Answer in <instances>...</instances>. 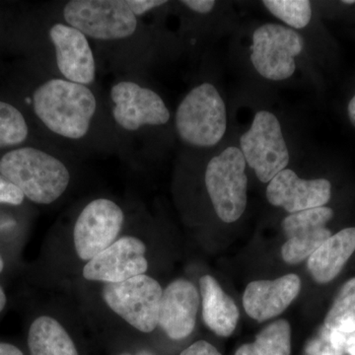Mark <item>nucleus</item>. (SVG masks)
<instances>
[{
  "instance_id": "nucleus-1",
  "label": "nucleus",
  "mask_w": 355,
  "mask_h": 355,
  "mask_svg": "<svg viewBox=\"0 0 355 355\" xmlns=\"http://www.w3.org/2000/svg\"><path fill=\"white\" fill-rule=\"evenodd\" d=\"M35 113L51 132L67 139L87 135L96 112V98L86 85L64 79L42 84L33 96Z\"/></svg>"
},
{
  "instance_id": "nucleus-2",
  "label": "nucleus",
  "mask_w": 355,
  "mask_h": 355,
  "mask_svg": "<svg viewBox=\"0 0 355 355\" xmlns=\"http://www.w3.org/2000/svg\"><path fill=\"white\" fill-rule=\"evenodd\" d=\"M0 174L39 205L57 202L70 182L69 169L62 161L32 147L6 153L0 160Z\"/></svg>"
},
{
  "instance_id": "nucleus-3",
  "label": "nucleus",
  "mask_w": 355,
  "mask_h": 355,
  "mask_svg": "<svg viewBox=\"0 0 355 355\" xmlns=\"http://www.w3.org/2000/svg\"><path fill=\"white\" fill-rule=\"evenodd\" d=\"M178 133L183 141L198 147L214 146L224 137L227 114L220 94L209 83L193 88L178 107Z\"/></svg>"
},
{
  "instance_id": "nucleus-4",
  "label": "nucleus",
  "mask_w": 355,
  "mask_h": 355,
  "mask_svg": "<svg viewBox=\"0 0 355 355\" xmlns=\"http://www.w3.org/2000/svg\"><path fill=\"white\" fill-rule=\"evenodd\" d=\"M205 181L217 216L225 223L237 221L247 207L246 160L242 151L231 146L212 158Z\"/></svg>"
},
{
  "instance_id": "nucleus-5",
  "label": "nucleus",
  "mask_w": 355,
  "mask_h": 355,
  "mask_svg": "<svg viewBox=\"0 0 355 355\" xmlns=\"http://www.w3.org/2000/svg\"><path fill=\"white\" fill-rule=\"evenodd\" d=\"M163 288L147 275H137L119 284H103L105 304L116 316L141 333L158 327L159 307Z\"/></svg>"
},
{
  "instance_id": "nucleus-6",
  "label": "nucleus",
  "mask_w": 355,
  "mask_h": 355,
  "mask_svg": "<svg viewBox=\"0 0 355 355\" xmlns=\"http://www.w3.org/2000/svg\"><path fill=\"white\" fill-rule=\"evenodd\" d=\"M64 17L86 37L103 41L128 38L137 26L125 0H71L64 6Z\"/></svg>"
},
{
  "instance_id": "nucleus-7",
  "label": "nucleus",
  "mask_w": 355,
  "mask_h": 355,
  "mask_svg": "<svg viewBox=\"0 0 355 355\" xmlns=\"http://www.w3.org/2000/svg\"><path fill=\"white\" fill-rule=\"evenodd\" d=\"M246 163L263 183H270L289 162V153L282 125L275 114L258 112L252 127L240 139Z\"/></svg>"
},
{
  "instance_id": "nucleus-8",
  "label": "nucleus",
  "mask_w": 355,
  "mask_h": 355,
  "mask_svg": "<svg viewBox=\"0 0 355 355\" xmlns=\"http://www.w3.org/2000/svg\"><path fill=\"white\" fill-rule=\"evenodd\" d=\"M125 214L108 198H97L84 207L73 228L74 252L79 260H92L120 238Z\"/></svg>"
},
{
  "instance_id": "nucleus-9",
  "label": "nucleus",
  "mask_w": 355,
  "mask_h": 355,
  "mask_svg": "<svg viewBox=\"0 0 355 355\" xmlns=\"http://www.w3.org/2000/svg\"><path fill=\"white\" fill-rule=\"evenodd\" d=\"M304 48L302 37L291 28L277 24L259 27L253 34L251 60L254 69L270 80H284L293 76L294 58Z\"/></svg>"
},
{
  "instance_id": "nucleus-10",
  "label": "nucleus",
  "mask_w": 355,
  "mask_h": 355,
  "mask_svg": "<svg viewBox=\"0 0 355 355\" xmlns=\"http://www.w3.org/2000/svg\"><path fill=\"white\" fill-rule=\"evenodd\" d=\"M146 253V245L139 238L123 236L85 263L84 279L103 284H119L146 275L149 266Z\"/></svg>"
},
{
  "instance_id": "nucleus-11",
  "label": "nucleus",
  "mask_w": 355,
  "mask_h": 355,
  "mask_svg": "<svg viewBox=\"0 0 355 355\" xmlns=\"http://www.w3.org/2000/svg\"><path fill=\"white\" fill-rule=\"evenodd\" d=\"M114 120L123 130H137L144 125H162L170 120V112L162 98L148 88L125 81L112 87Z\"/></svg>"
},
{
  "instance_id": "nucleus-12",
  "label": "nucleus",
  "mask_w": 355,
  "mask_h": 355,
  "mask_svg": "<svg viewBox=\"0 0 355 355\" xmlns=\"http://www.w3.org/2000/svg\"><path fill=\"white\" fill-rule=\"evenodd\" d=\"M333 217V209L326 207L303 210L286 217L282 221L287 238L282 248L284 261L289 265H297L309 259L331 237L327 223Z\"/></svg>"
},
{
  "instance_id": "nucleus-13",
  "label": "nucleus",
  "mask_w": 355,
  "mask_h": 355,
  "mask_svg": "<svg viewBox=\"0 0 355 355\" xmlns=\"http://www.w3.org/2000/svg\"><path fill=\"white\" fill-rule=\"evenodd\" d=\"M331 184L326 179L304 180L291 169L279 173L266 188L270 205L289 214L324 207L331 200Z\"/></svg>"
},
{
  "instance_id": "nucleus-14",
  "label": "nucleus",
  "mask_w": 355,
  "mask_h": 355,
  "mask_svg": "<svg viewBox=\"0 0 355 355\" xmlns=\"http://www.w3.org/2000/svg\"><path fill=\"white\" fill-rule=\"evenodd\" d=\"M200 305V293L190 280H174L163 289L158 326L172 340L188 338L195 330Z\"/></svg>"
},
{
  "instance_id": "nucleus-15",
  "label": "nucleus",
  "mask_w": 355,
  "mask_h": 355,
  "mask_svg": "<svg viewBox=\"0 0 355 355\" xmlns=\"http://www.w3.org/2000/svg\"><path fill=\"white\" fill-rule=\"evenodd\" d=\"M50 37L57 64L65 80L87 85L95 80L96 64L87 38L69 25H53Z\"/></svg>"
},
{
  "instance_id": "nucleus-16",
  "label": "nucleus",
  "mask_w": 355,
  "mask_h": 355,
  "mask_svg": "<svg viewBox=\"0 0 355 355\" xmlns=\"http://www.w3.org/2000/svg\"><path fill=\"white\" fill-rule=\"evenodd\" d=\"M300 289L301 280L293 273L275 280H257L245 289L243 305L252 319L266 321L284 312Z\"/></svg>"
},
{
  "instance_id": "nucleus-17",
  "label": "nucleus",
  "mask_w": 355,
  "mask_h": 355,
  "mask_svg": "<svg viewBox=\"0 0 355 355\" xmlns=\"http://www.w3.org/2000/svg\"><path fill=\"white\" fill-rule=\"evenodd\" d=\"M354 252L355 227L343 229L308 259V270L318 284H329L340 275Z\"/></svg>"
},
{
  "instance_id": "nucleus-18",
  "label": "nucleus",
  "mask_w": 355,
  "mask_h": 355,
  "mask_svg": "<svg viewBox=\"0 0 355 355\" xmlns=\"http://www.w3.org/2000/svg\"><path fill=\"white\" fill-rule=\"evenodd\" d=\"M202 319L209 330L219 336L232 335L239 320V310L211 275L200 279Z\"/></svg>"
},
{
  "instance_id": "nucleus-19",
  "label": "nucleus",
  "mask_w": 355,
  "mask_h": 355,
  "mask_svg": "<svg viewBox=\"0 0 355 355\" xmlns=\"http://www.w3.org/2000/svg\"><path fill=\"white\" fill-rule=\"evenodd\" d=\"M28 345L31 355H79L67 329L49 315L33 322L28 334Z\"/></svg>"
},
{
  "instance_id": "nucleus-20",
  "label": "nucleus",
  "mask_w": 355,
  "mask_h": 355,
  "mask_svg": "<svg viewBox=\"0 0 355 355\" xmlns=\"http://www.w3.org/2000/svg\"><path fill=\"white\" fill-rule=\"evenodd\" d=\"M291 324L286 320H279L263 329L256 342L242 345L235 355H291Z\"/></svg>"
},
{
  "instance_id": "nucleus-21",
  "label": "nucleus",
  "mask_w": 355,
  "mask_h": 355,
  "mask_svg": "<svg viewBox=\"0 0 355 355\" xmlns=\"http://www.w3.org/2000/svg\"><path fill=\"white\" fill-rule=\"evenodd\" d=\"M330 331L355 333V277L343 284L324 319Z\"/></svg>"
},
{
  "instance_id": "nucleus-22",
  "label": "nucleus",
  "mask_w": 355,
  "mask_h": 355,
  "mask_svg": "<svg viewBox=\"0 0 355 355\" xmlns=\"http://www.w3.org/2000/svg\"><path fill=\"white\" fill-rule=\"evenodd\" d=\"M263 3L272 15L295 29L305 28L312 17L307 0H265Z\"/></svg>"
},
{
  "instance_id": "nucleus-23",
  "label": "nucleus",
  "mask_w": 355,
  "mask_h": 355,
  "mask_svg": "<svg viewBox=\"0 0 355 355\" xmlns=\"http://www.w3.org/2000/svg\"><path fill=\"white\" fill-rule=\"evenodd\" d=\"M28 132L23 114L12 105L0 101V148L22 144Z\"/></svg>"
},
{
  "instance_id": "nucleus-24",
  "label": "nucleus",
  "mask_w": 355,
  "mask_h": 355,
  "mask_svg": "<svg viewBox=\"0 0 355 355\" xmlns=\"http://www.w3.org/2000/svg\"><path fill=\"white\" fill-rule=\"evenodd\" d=\"M25 196L22 191L14 186L0 174V203L10 205H20L24 202Z\"/></svg>"
},
{
  "instance_id": "nucleus-25",
  "label": "nucleus",
  "mask_w": 355,
  "mask_h": 355,
  "mask_svg": "<svg viewBox=\"0 0 355 355\" xmlns=\"http://www.w3.org/2000/svg\"><path fill=\"white\" fill-rule=\"evenodd\" d=\"M128 7L135 16L144 15L147 11L156 7L164 6V0H127Z\"/></svg>"
},
{
  "instance_id": "nucleus-26",
  "label": "nucleus",
  "mask_w": 355,
  "mask_h": 355,
  "mask_svg": "<svg viewBox=\"0 0 355 355\" xmlns=\"http://www.w3.org/2000/svg\"><path fill=\"white\" fill-rule=\"evenodd\" d=\"M180 355H221L209 343L205 340H198L193 343L188 349L183 350Z\"/></svg>"
},
{
  "instance_id": "nucleus-27",
  "label": "nucleus",
  "mask_w": 355,
  "mask_h": 355,
  "mask_svg": "<svg viewBox=\"0 0 355 355\" xmlns=\"http://www.w3.org/2000/svg\"><path fill=\"white\" fill-rule=\"evenodd\" d=\"M182 3L198 13H209L216 6L214 0H183Z\"/></svg>"
},
{
  "instance_id": "nucleus-28",
  "label": "nucleus",
  "mask_w": 355,
  "mask_h": 355,
  "mask_svg": "<svg viewBox=\"0 0 355 355\" xmlns=\"http://www.w3.org/2000/svg\"><path fill=\"white\" fill-rule=\"evenodd\" d=\"M0 355H24L18 347L10 343H0Z\"/></svg>"
},
{
  "instance_id": "nucleus-29",
  "label": "nucleus",
  "mask_w": 355,
  "mask_h": 355,
  "mask_svg": "<svg viewBox=\"0 0 355 355\" xmlns=\"http://www.w3.org/2000/svg\"><path fill=\"white\" fill-rule=\"evenodd\" d=\"M347 114H349V119L352 125L355 128V95L352 97L347 107Z\"/></svg>"
},
{
  "instance_id": "nucleus-30",
  "label": "nucleus",
  "mask_w": 355,
  "mask_h": 355,
  "mask_svg": "<svg viewBox=\"0 0 355 355\" xmlns=\"http://www.w3.org/2000/svg\"><path fill=\"white\" fill-rule=\"evenodd\" d=\"M6 305V295L4 293L3 288L0 286V313L4 309Z\"/></svg>"
},
{
  "instance_id": "nucleus-31",
  "label": "nucleus",
  "mask_w": 355,
  "mask_h": 355,
  "mask_svg": "<svg viewBox=\"0 0 355 355\" xmlns=\"http://www.w3.org/2000/svg\"><path fill=\"white\" fill-rule=\"evenodd\" d=\"M120 355H156L153 352H148V350H140V352H135V354H121Z\"/></svg>"
},
{
  "instance_id": "nucleus-32",
  "label": "nucleus",
  "mask_w": 355,
  "mask_h": 355,
  "mask_svg": "<svg viewBox=\"0 0 355 355\" xmlns=\"http://www.w3.org/2000/svg\"><path fill=\"white\" fill-rule=\"evenodd\" d=\"M342 3L347 4V6H352V4H355V0H343Z\"/></svg>"
},
{
  "instance_id": "nucleus-33",
  "label": "nucleus",
  "mask_w": 355,
  "mask_h": 355,
  "mask_svg": "<svg viewBox=\"0 0 355 355\" xmlns=\"http://www.w3.org/2000/svg\"><path fill=\"white\" fill-rule=\"evenodd\" d=\"M4 263L2 261L1 256H0V273H1L2 270H3Z\"/></svg>"
}]
</instances>
